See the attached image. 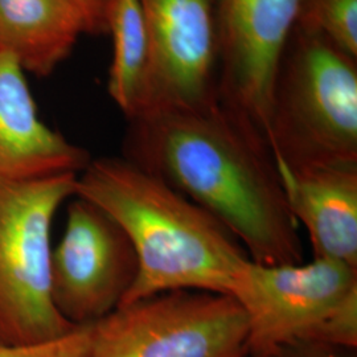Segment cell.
Masks as SVG:
<instances>
[{
	"instance_id": "9",
	"label": "cell",
	"mask_w": 357,
	"mask_h": 357,
	"mask_svg": "<svg viewBox=\"0 0 357 357\" xmlns=\"http://www.w3.org/2000/svg\"><path fill=\"white\" fill-rule=\"evenodd\" d=\"M139 3L149 36V64L141 106L132 119L218 102L215 0Z\"/></svg>"
},
{
	"instance_id": "13",
	"label": "cell",
	"mask_w": 357,
	"mask_h": 357,
	"mask_svg": "<svg viewBox=\"0 0 357 357\" xmlns=\"http://www.w3.org/2000/svg\"><path fill=\"white\" fill-rule=\"evenodd\" d=\"M109 33L113 60L107 91L130 121L138 114L149 64V36L139 0H115Z\"/></svg>"
},
{
	"instance_id": "4",
	"label": "cell",
	"mask_w": 357,
	"mask_h": 357,
	"mask_svg": "<svg viewBox=\"0 0 357 357\" xmlns=\"http://www.w3.org/2000/svg\"><path fill=\"white\" fill-rule=\"evenodd\" d=\"M248 320V355L295 345H357V268L327 258L245 265L233 291Z\"/></svg>"
},
{
	"instance_id": "14",
	"label": "cell",
	"mask_w": 357,
	"mask_h": 357,
	"mask_svg": "<svg viewBox=\"0 0 357 357\" xmlns=\"http://www.w3.org/2000/svg\"><path fill=\"white\" fill-rule=\"evenodd\" d=\"M295 26L327 38L357 60V0H302Z\"/></svg>"
},
{
	"instance_id": "7",
	"label": "cell",
	"mask_w": 357,
	"mask_h": 357,
	"mask_svg": "<svg viewBox=\"0 0 357 357\" xmlns=\"http://www.w3.org/2000/svg\"><path fill=\"white\" fill-rule=\"evenodd\" d=\"M302 0H215L218 103L268 147L275 76Z\"/></svg>"
},
{
	"instance_id": "17",
	"label": "cell",
	"mask_w": 357,
	"mask_h": 357,
	"mask_svg": "<svg viewBox=\"0 0 357 357\" xmlns=\"http://www.w3.org/2000/svg\"><path fill=\"white\" fill-rule=\"evenodd\" d=\"M246 357H352L345 352L344 349L337 348H330L323 345H295V347H287L282 348L278 351L258 355V356Z\"/></svg>"
},
{
	"instance_id": "12",
	"label": "cell",
	"mask_w": 357,
	"mask_h": 357,
	"mask_svg": "<svg viewBox=\"0 0 357 357\" xmlns=\"http://www.w3.org/2000/svg\"><path fill=\"white\" fill-rule=\"evenodd\" d=\"M85 33L70 0H0V52L38 77L52 75Z\"/></svg>"
},
{
	"instance_id": "10",
	"label": "cell",
	"mask_w": 357,
	"mask_h": 357,
	"mask_svg": "<svg viewBox=\"0 0 357 357\" xmlns=\"http://www.w3.org/2000/svg\"><path fill=\"white\" fill-rule=\"evenodd\" d=\"M90 153L45 125L13 56L0 52V183L78 175Z\"/></svg>"
},
{
	"instance_id": "11",
	"label": "cell",
	"mask_w": 357,
	"mask_h": 357,
	"mask_svg": "<svg viewBox=\"0 0 357 357\" xmlns=\"http://www.w3.org/2000/svg\"><path fill=\"white\" fill-rule=\"evenodd\" d=\"M277 169L294 218L308 234L314 258L357 268V165Z\"/></svg>"
},
{
	"instance_id": "8",
	"label": "cell",
	"mask_w": 357,
	"mask_h": 357,
	"mask_svg": "<svg viewBox=\"0 0 357 357\" xmlns=\"http://www.w3.org/2000/svg\"><path fill=\"white\" fill-rule=\"evenodd\" d=\"M75 197L68 205L63 237L52 248L51 296L65 319L82 327L122 305L137 278L138 261L114 220Z\"/></svg>"
},
{
	"instance_id": "2",
	"label": "cell",
	"mask_w": 357,
	"mask_h": 357,
	"mask_svg": "<svg viewBox=\"0 0 357 357\" xmlns=\"http://www.w3.org/2000/svg\"><path fill=\"white\" fill-rule=\"evenodd\" d=\"M75 196L105 211L134 248L138 274L122 305L172 290L230 295L250 259L215 217L123 156L91 159Z\"/></svg>"
},
{
	"instance_id": "16",
	"label": "cell",
	"mask_w": 357,
	"mask_h": 357,
	"mask_svg": "<svg viewBox=\"0 0 357 357\" xmlns=\"http://www.w3.org/2000/svg\"><path fill=\"white\" fill-rule=\"evenodd\" d=\"M82 15L85 33L101 36L109 33L115 0H70Z\"/></svg>"
},
{
	"instance_id": "6",
	"label": "cell",
	"mask_w": 357,
	"mask_h": 357,
	"mask_svg": "<svg viewBox=\"0 0 357 357\" xmlns=\"http://www.w3.org/2000/svg\"><path fill=\"white\" fill-rule=\"evenodd\" d=\"M248 320L229 294L172 290L90 324L85 357H246Z\"/></svg>"
},
{
	"instance_id": "3",
	"label": "cell",
	"mask_w": 357,
	"mask_h": 357,
	"mask_svg": "<svg viewBox=\"0 0 357 357\" xmlns=\"http://www.w3.org/2000/svg\"><path fill=\"white\" fill-rule=\"evenodd\" d=\"M357 60L295 26L275 76L268 150L287 169L357 165Z\"/></svg>"
},
{
	"instance_id": "5",
	"label": "cell",
	"mask_w": 357,
	"mask_h": 357,
	"mask_svg": "<svg viewBox=\"0 0 357 357\" xmlns=\"http://www.w3.org/2000/svg\"><path fill=\"white\" fill-rule=\"evenodd\" d=\"M76 174L0 183V343L47 344L78 327L51 296V227Z\"/></svg>"
},
{
	"instance_id": "15",
	"label": "cell",
	"mask_w": 357,
	"mask_h": 357,
	"mask_svg": "<svg viewBox=\"0 0 357 357\" xmlns=\"http://www.w3.org/2000/svg\"><path fill=\"white\" fill-rule=\"evenodd\" d=\"M89 336L90 326H82L47 344L15 347L0 343V357H85Z\"/></svg>"
},
{
	"instance_id": "1",
	"label": "cell",
	"mask_w": 357,
	"mask_h": 357,
	"mask_svg": "<svg viewBox=\"0 0 357 357\" xmlns=\"http://www.w3.org/2000/svg\"><path fill=\"white\" fill-rule=\"evenodd\" d=\"M123 158L215 217L261 265L299 264V225L268 146L220 105L128 121Z\"/></svg>"
}]
</instances>
